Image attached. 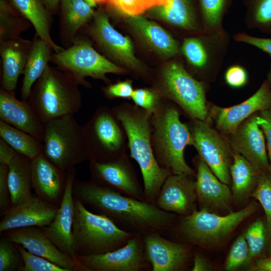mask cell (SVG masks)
<instances>
[{"label": "cell", "instance_id": "obj_27", "mask_svg": "<svg viewBox=\"0 0 271 271\" xmlns=\"http://www.w3.org/2000/svg\"><path fill=\"white\" fill-rule=\"evenodd\" d=\"M59 35L63 48L72 46L77 33L93 18L95 12L83 0H60Z\"/></svg>", "mask_w": 271, "mask_h": 271}, {"label": "cell", "instance_id": "obj_36", "mask_svg": "<svg viewBox=\"0 0 271 271\" xmlns=\"http://www.w3.org/2000/svg\"><path fill=\"white\" fill-rule=\"evenodd\" d=\"M31 25L12 6L1 0L0 41L20 36Z\"/></svg>", "mask_w": 271, "mask_h": 271}, {"label": "cell", "instance_id": "obj_31", "mask_svg": "<svg viewBox=\"0 0 271 271\" xmlns=\"http://www.w3.org/2000/svg\"><path fill=\"white\" fill-rule=\"evenodd\" d=\"M8 183L12 206L32 198L31 160L18 153L9 165Z\"/></svg>", "mask_w": 271, "mask_h": 271}, {"label": "cell", "instance_id": "obj_3", "mask_svg": "<svg viewBox=\"0 0 271 271\" xmlns=\"http://www.w3.org/2000/svg\"><path fill=\"white\" fill-rule=\"evenodd\" d=\"M162 98L151 116V143L156 159L163 168L173 174L196 176L195 171L186 163L184 150L193 145L188 125L183 123L177 105Z\"/></svg>", "mask_w": 271, "mask_h": 271}, {"label": "cell", "instance_id": "obj_50", "mask_svg": "<svg viewBox=\"0 0 271 271\" xmlns=\"http://www.w3.org/2000/svg\"><path fill=\"white\" fill-rule=\"evenodd\" d=\"M18 153L2 139H0V164L9 166Z\"/></svg>", "mask_w": 271, "mask_h": 271}, {"label": "cell", "instance_id": "obj_54", "mask_svg": "<svg viewBox=\"0 0 271 271\" xmlns=\"http://www.w3.org/2000/svg\"><path fill=\"white\" fill-rule=\"evenodd\" d=\"M46 7L51 10L56 9L60 0H42Z\"/></svg>", "mask_w": 271, "mask_h": 271}, {"label": "cell", "instance_id": "obj_32", "mask_svg": "<svg viewBox=\"0 0 271 271\" xmlns=\"http://www.w3.org/2000/svg\"><path fill=\"white\" fill-rule=\"evenodd\" d=\"M52 51L45 41L35 35L23 73L21 88L22 100L27 101L33 86L49 65Z\"/></svg>", "mask_w": 271, "mask_h": 271}, {"label": "cell", "instance_id": "obj_53", "mask_svg": "<svg viewBox=\"0 0 271 271\" xmlns=\"http://www.w3.org/2000/svg\"><path fill=\"white\" fill-rule=\"evenodd\" d=\"M148 7L150 9L151 8L157 6L165 5L167 4L170 0H143Z\"/></svg>", "mask_w": 271, "mask_h": 271}, {"label": "cell", "instance_id": "obj_52", "mask_svg": "<svg viewBox=\"0 0 271 271\" xmlns=\"http://www.w3.org/2000/svg\"><path fill=\"white\" fill-rule=\"evenodd\" d=\"M252 269L257 271H271V255L257 260Z\"/></svg>", "mask_w": 271, "mask_h": 271}, {"label": "cell", "instance_id": "obj_8", "mask_svg": "<svg viewBox=\"0 0 271 271\" xmlns=\"http://www.w3.org/2000/svg\"><path fill=\"white\" fill-rule=\"evenodd\" d=\"M44 124L42 152L60 169L67 171L88 160L82 130L74 114L52 119Z\"/></svg>", "mask_w": 271, "mask_h": 271}, {"label": "cell", "instance_id": "obj_35", "mask_svg": "<svg viewBox=\"0 0 271 271\" xmlns=\"http://www.w3.org/2000/svg\"><path fill=\"white\" fill-rule=\"evenodd\" d=\"M244 5L247 27L271 35V0H244Z\"/></svg>", "mask_w": 271, "mask_h": 271}, {"label": "cell", "instance_id": "obj_5", "mask_svg": "<svg viewBox=\"0 0 271 271\" xmlns=\"http://www.w3.org/2000/svg\"><path fill=\"white\" fill-rule=\"evenodd\" d=\"M74 198L72 231L76 256L103 254L125 245L134 235L119 228L101 214H95Z\"/></svg>", "mask_w": 271, "mask_h": 271}, {"label": "cell", "instance_id": "obj_20", "mask_svg": "<svg viewBox=\"0 0 271 271\" xmlns=\"http://www.w3.org/2000/svg\"><path fill=\"white\" fill-rule=\"evenodd\" d=\"M143 240L152 271H178L186 267L191 255L188 243L172 241L156 233L145 235Z\"/></svg>", "mask_w": 271, "mask_h": 271}, {"label": "cell", "instance_id": "obj_49", "mask_svg": "<svg viewBox=\"0 0 271 271\" xmlns=\"http://www.w3.org/2000/svg\"><path fill=\"white\" fill-rule=\"evenodd\" d=\"M257 122L262 129L265 139L271 173V109L259 111L257 116Z\"/></svg>", "mask_w": 271, "mask_h": 271}, {"label": "cell", "instance_id": "obj_37", "mask_svg": "<svg viewBox=\"0 0 271 271\" xmlns=\"http://www.w3.org/2000/svg\"><path fill=\"white\" fill-rule=\"evenodd\" d=\"M204 30L217 31L223 29V17L230 0H199Z\"/></svg>", "mask_w": 271, "mask_h": 271}, {"label": "cell", "instance_id": "obj_46", "mask_svg": "<svg viewBox=\"0 0 271 271\" xmlns=\"http://www.w3.org/2000/svg\"><path fill=\"white\" fill-rule=\"evenodd\" d=\"M9 166L0 164V215L3 216L12 207L8 183Z\"/></svg>", "mask_w": 271, "mask_h": 271}, {"label": "cell", "instance_id": "obj_42", "mask_svg": "<svg viewBox=\"0 0 271 271\" xmlns=\"http://www.w3.org/2000/svg\"><path fill=\"white\" fill-rule=\"evenodd\" d=\"M265 228L261 220H257L247 228L244 237L248 244L250 259L261 254L265 245Z\"/></svg>", "mask_w": 271, "mask_h": 271}, {"label": "cell", "instance_id": "obj_30", "mask_svg": "<svg viewBox=\"0 0 271 271\" xmlns=\"http://www.w3.org/2000/svg\"><path fill=\"white\" fill-rule=\"evenodd\" d=\"M149 14L176 27L197 33L204 30L198 22L191 0H170L149 9Z\"/></svg>", "mask_w": 271, "mask_h": 271}, {"label": "cell", "instance_id": "obj_22", "mask_svg": "<svg viewBox=\"0 0 271 271\" xmlns=\"http://www.w3.org/2000/svg\"><path fill=\"white\" fill-rule=\"evenodd\" d=\"M197 160L195 184L199 208L217 214L231 212L233 199L228 185L221 182L199 157Z\"/></svg>", "mask_w": 271, "mask_h": 271}, {"label": "cell", "instance_id": "obj_1", "mask_svg": "<svg viewBox=\"0 0 271 271\" xmlns=\"http://www.w3.org/2000/svg\"><path fill=\"white\" fill-rule=\"evenodd\" d=\"M73 194L119 228L134 235L144 236L156 233L164 235L177 220L178 215L162 210L155 204L126 196L90 180H75Z\"/></svg>", "mask_w": 271, "mask_h": 271}, {"label": "cell", "instance_id": "obj_14", "mask_svg": "<svg viewBox=\"0 0 271 271\" xmlns=\"http://www.w3.org/2000/svg\"><path fill=\"white\" fill-rule=\"evenodd\" d=\"M86 31L109 60L118 62L139 73L144 72L141 63L134 56L130 40L112 26L104 12L95 13L93 21Z\"/></svg>", "mask_w": 271, "mask_h": 271}, {"label": "cell", "instance_id": "obj_16", "mask_svg": "<svg viewBox=\"0 0 271 271\" xmlns=\"http://www.w3.org/2000/svg\"><path fill=\"white\" fill-rule=\"evenodd\" d=\"M270 108L271 90L266 79L251 97L241 103L227 108L212 106L207 120H212L217 130L227 137L252 114Z\"/></svg>", "mask_w": 271, "mask_h": 271}, {"label": "cell", "instance_id": "obj_18", "mask_svg": "<svg viewBox=\"0 0 271 271\" xmlns=\"http://www.w3.org/2000/svg\"><path fill=\"white\" fill-rule=\"evenodd\" d=\"M75 175V167L67 171L66 185L57 214L49 225L41 228L62 252L77 258L72 231L74 213L73 187Z\"/></svg>", "mask_w": 271, "mask_h": 271}, {"label": "cell", "instance_id": "obj_55", "mask_svg": "<svg viewBox=\"0 0 271 271\" xmlns=\"http://www.w3.org/2000/svg\"><path fill=\"white\" fill-rule=\"evenodd\" d=\"M266 79L269 83L270 90H271V64L269 66L268 71L266 74ZM270 109H271V108Z\"/></svg>", "mask_w": 271, "mask_h": 271}, {"label": "cell", "instance_id": "obj_40", "mask_svg": "<svg viewBox=\"0 0 271 271\" xmlns=\"http://www.w3.org/2000/svg\"><path fill=\"white\" fill-rule=\"evenodd\" d=\"M16 245L24 262L19 271H68L47 259L31 253L22 245Z\"/></svg>", "mask_w": 271, "mask_h": 271}, {"label": "cell", "instance_id": "obj_39", "mask_svg": "<svg viewBox=\"0 0 271 271\" xmlns=\"http://www.w3.org/2000/svg\"><path fill=\"white\" fill-rule=\"evenodd\" d=\"M250 197L257 200L262 206L266 219L269 233L271 234V173H261L257 185Z\"/></svg>", "mask_w": 271, "mask_h": 271}, {"label": "cell", "instance_id": "obj_41", "mask_svg": "<svg viewBox=\"0 0 271 271\" xmlns=\"http://www.w3.org/2000/svg\"><path fill=\"white\" fill-rule=\"evenodd\" d=\"M251 260L244 235L239 236L232 245L225 263L226 270H233Z\"/></svg>", "mask_w": 271, "mask_h": 271}, {"label": "cell", "instance_id": "obj_12", "mask_svg": "<svg viewBox=\"0 0 271 271\" xmlns=\"http://www.w3.org/2000/svg\"><path fill=\"white\" fill-rule=\"evenodd\" d=\"M229 36L224 29L203 30L200 36L185 39L181 51L190 65L211 76L221 67L228 50Z\"/></svg>", "mask_w": 271, "mask_h": 271}, {"label": "cell", "instance_id": "obj_23", "mask_svg": "<svg viewBox=\"0 0 271 271\" xmlns=\"http://www.w3.org/2000/svg\"><path fill=\"white\" fill-rule=\"evenodd\" d=\"M32 187L38 197L59 206L64 195L67 171L51 162L43 152L31 160Z\"/></svg>", "mask_w": 271, "mask_h": 271}, {"label": "cell", "instance_id": "obj_47", "mask_svg": "<svg viewBox=\"0 0 271 271\" xmlns=\"http://www.w3.org/2000/svg\"><path fill=\"white\" fill-rule=\"evenodd\" d=\"M224 79L229 86L233 88H240L247 83L248 74L244 67L239 65H234L226 70Z\"/></svg>", "mask_w": 271, "mask_h": 271}, {"label": "cell", "instance_id": "obj_15", "mask_svg": "<svg viewBox=\"0 0 271 271\" xmlns=\"http://www.w3.org/2000/svg\"><path fill=\"white\" fill-rule=\"evenodd\" d=\"M90 181L123 195L146 201L135 168L127 154L107 163L89 161Z\"/></svg>", "mask_w": 271, "mask_h": 271}, {"label": "cell", "instance_id": "obj_9", "mask_svg": "<svg viewBox=\"0 0 271 271\" xmlns=\"http://www.w3.org/2000/svg\"><path fill=\"white\" fill-rule=\"evenodd\" d=\"M155 89L161 97L174 102L190 119L207 120L204 84L194 78L181 63L173 62L164 67Z\"/></svg>", "mask_w": 271, "mask_h": 271}, {"label": "cell", "instance_id": "obj_51", "mask_svg": "<svg viewBox=\"0 0 271 271\" xmlns=\"http://www.w3.org/2000/svg\"><path fill=\"white\" fill-rule=\"evenodd\" d=\"M210 268L206 260L199 253H195L193 258V265L192 267V271L208 270Z\"/></svg>", "mask_w": 271, "mask_h": 271}, {"label": "cell", "instance_id": "obj_48", "mask_svg": "<svg viewBox=\"0 0 271 271\" xmlns=\"http://www.w3.org/2000/svg\"><path fill=\"white\" fill-rule=\"evenodd\" d=\"M234 40L254 46L271 57V38H260L245 33H237L233 35Z\"/></svg>", "mask_w": 271, "mask_h": 271}, {"label": "cell", "instance_id": "obj_13", "mask_svg": "<svg viewBox=\"0 0 271 271\" xmlns=\"http://www.w3.org/2000/svg\"><path fill=\"white\" fill-rule=\"evenodd\" d=\"M87 271H152L143 236L134 235L123 246L103 254L76 256Z\"/></svg>", "mask_w": 271, "mask_h": 271}, {"label": "cell", "instance_id": "obj_43", "mask_svg": "<svg viewBox=\"0 0 271 271\" xmlns=\"http://www.w3.org/2000/svg\"><path fill=\"white\" fill-rule=\"evenodd\" d=\"M162 98L155 89L139 88L133 90L131 99L134 104L152 114Z\"/></svg>", "mask_w": 271, "mask_h": 271}, {"label": "cell", "instance_id": "obj_58", "mask_svg": "<svg viewBox=\"0 0 271 271\" xmlns=\"http://www.w3.org/2000/svg\"><path fill=\"white\" fill-rule=\"evenodd\" d=\"M92 1L95 2L96 3L97 2H107V0H92Z\"/></svg>", "mask_w": 271, "mask_h": 271}, {"label": "cell", "instance_id": "obj_11", "mask_svg": "<svg viewBox=\"0 0 271 271\" xmlns=\"http://www.w3.org/2000/svg\"><path fill=\"white\" fill-rule=\"evenodd\" d=\"M190 119L188 125L199 157L221 182L230 185L234 151L227 138L207 121Z\"/></svg>", "mask_w": 271, "mask_h": 271}, {"label": "cell", "instance_id": "obj_17", "mask_svg": "<svg viewBox=\"0 0 271 271\" xmlns=\"http://www.w3.org/2000/svg\"><path fill=\"white\" fill-rule=\"evenodd\" d=\"M5 235L31 253L44 257L68 271H87L77 260L62 252L41 227H27L8 230Z\"/></svg>", "mask_w": 271, "mask_h": 271}, {"label": "cell", "instance_id": "obj_26", "mask_svg": "<svg viewBox=\"0 0 271 271\" xmlns=\"http://www.w3.org/2000/svg\"><path fill=\"white\" fill-rule=\"evenodd\" d=\"M32 44L33 40L20 36L0 41L1 88L15 91L19 76L23 74Z\"/></svg>", "mask_w": 271, "mask_h": 271}, {"label": "cell", "instance_id": "obj_56", "mask_svg": "<svg viewBox=\"0 0 271 271\" xmlns=\"http://www.w3.org/2000/svg\"><path fill=\"white\" fill-rule=\"evenodd\" d=\"M83 1L86 2L87 4H88L92 7L96 6V3L93 1L92 0H83Z\"/></svg>", "mask_w": 271, "mask_h": 271}, {"label": "cell", "instance_id": "obj_6", "mask_svg": "<svg viewBox=\"0 0 271 271\" xmlns=\"http://www.w3.org/2000/svg\"><path fill=\"white\" fill-rule=\"evenodd\" d=\"M257 204L251 202L241 210L221 215L205 209H195L189 215L182 216L171 227L176 229L184 243L206 247L222 241L239 224L251 215Z\"/></svg>", "mask_w": 271, "mask_h": 271}, {"label": "cell", "instance_id": "obj_33", "mask_svg": "<svg viewBox=\"0 0 271 271\" xmlns=\"http://www.w3.org/2000/svg\"><path fill=\"white\" fill-rule=\"evenodd\" d=\"M230 172L233 199L240 202L250 197L261 173L243 156L235 152Z\"/></svg>", "mask_w": 271, "mask_h": 271}, {"label": "cell", "instance_id": "obj_4", "mask_svg": "<svg viewBox=\"0 0 271 271\" xmlns=\"http://www.w3.org/2000/svg\"><path fill=\"white\" fill-rule=\"evenodd\" d=\"M79 85L58 68L48 65L33 86L27 102L43 123L74 114L82 105Z\"/></svg>", "mask_w": 271, "mask_h": 271}, {"label": "cell", "instance_id": "obj_44", "mask_svg": "<svg viewBox=\"0 0 271 271\" xmlns=\"http://www.w3.org/2000/svg\"><path fill=\"white\" fill-rule=\"evenodd\" d=\"M106 2L127 16L140 15L149 9L143 0H107Z\"/></svg>", "mask_w": 271, "mask_h": 271}, {"label": "cell", "instance_id": "obj_19", "mask_svg": "<svg viewBox=\"0 0 271 271\" xmlns=\"http://www.w3.org/2000/svg\"><path fill=\"white\" fill-rule=\"evenodd\" d=\"M257 116L256 112L246 118L227 139L233 151L243 156L260 173L269 172L265 138Z\"/></svg>", "mask_w": 271, "mask_h": 271}, {"label": "cell", "instance_id": "obj_28", "mask_svg": "<svg viewBox=\"0 0 271 271\" xmlns=\"http://www.w3.org/2000/svg\"><path fill=\"white\" fill-rule=\"evenodd\" d=\"M127 22L148 46L166 57L179 52L178 42L165 29L141 15L127 16Z\"/></svg>", "mask_w": 271, "mask_h": 271}, {"label": "cell", "instance_id": "obj_45", "mask_svg": "<svg viewBox=\"0 0 271 271\" xmlns=\"http://www.w3.org/2000/svg\"><path fill=\"white\" fill-rule=\"evenodd\" d=\"M133 90L132 82L129 80L119 81L102 88L104 95L109 100L116 98L131 99Z\"/></svg>", "mask_w": 271, "mask_h": 271}, {"label": "cell", "instance_id": "obj_25", "mask_svg": "<svg viewBox=\"0 0 271 271\" xmlns=\"http://www.w3.org/2000/svg\"><path fill=\"white\" fill-rule=\"evenodd\" d=\"M1 120L36 138L42 142L44 124L27 101L19 100L14 91L0 89Z\"/></svg>", "mask_w": 271, "mask_h": 271}, {"label": "cell", "instance_id": "obj_34", "mask_svg": "<svg viewBox=\"0 0 271 271\" xmlns=\"http://www.w3.org/2000/svg\"><path fill=\"white\" fill-rule=\"evenodd\" d=\"M0 137L18 153L30 160L42 152V143L34 137L0 119Z\"/></svg>", "mask_w": 271, "mask_h": 271}, {"label": "cell", "instance_id": "obj_10", "mask_svg": "<svg viewBox=\"0 0 271 271\" xmlns=\"http://www.w3.org/2000/svg\"><path fill=\"white\" fill-rule=\"evenodd\" d=\"M50 62L79 85L86 87H91L85 79L86 77L108 83L107 74H122L125 72L124 68L98 53L87 39L78 35L72 46L62 52L53 53Z\"/></svg>", "mask_w": 271, "mask_h": 271}, {"label": "cell", "instance_id": "obj_21", "mask_svg": "<svg viewBox=\"0 0 271 271\" xmlns=\"http://www.w3.org/2000/svg\"><path fill=\"white\" fill-rule=\"evenodd\" d=\"M195 176L170 175L164 181L155 204L166 212L186 216L196 209L197 194Z\"/></svg>", "mask_w": 271, "mask_h": 271}, {"label": "cell", "instance_id": "obj_57", "mask_svg": "<svg viewBox=\"0 0 271 271\" xmlns=\"http://www.w3.org/2000/svg\"><path fill=\"white\" fill-rule=\"evenodd\" d=\"M268 253L271 255V241L269 243L268 247Z\"/></svg>", "mask_w": 271, "mask_h": 271}, {"label": "cell", "instance_id": "obj_2", "mask_svg": "<svg viewBox=\"0 0 271 271\" xmlns=\"http://www.w3.org/2000/svg\"><path fill=\"white\" fill-rule=\"evenodd\" d=\"M111 110L125 130L130 157L140 168L146 201L155 204L164 181L172 173L162 168L155 156L151 143L152 114L128 102Z\"/></svg>", "mask_w": 271, "mask_h": 271}, {"label": "cell", "instance_id": "obj_7", "mask_svg": "<svg viewBox=\"0 0 271 271\" xmlns=\"http://www.w3.org/2000/svg\"><path fill=\"white\" fill-rule=\"evenodd\" d=\"M82 130L88 161L110 162L126 154V134L111 108L99 106Z\"/></svg>", "mask_w": 271, "mask_h": 271}, {"label": "cell", "instance_id": "obj_29", "mask_svg": "<svg viewBox=\"0 0 271 271\" xmlns=\"http://www.w3.org/2000/svg\"><path fill=\"white\" fill-rule=\"evenodd\" d=\"M13 7L33 26L36 35L45 41L56 53L65 48L56 44L51 36L52 14L41 0H10Z\"/></svg>", "mask_w": 271, "mask_h": 271}, {"label": "cell", "instance_id": "obj_24", "mask_svg": "<svg viewBox=\"0 0 271 271\" xmlns=\"http://www.w3.org/2000/svg\"><path fill=\"white\" fill-rule=\"evenodd\" d=\"M59 206L49 204L33 196L26 202L12 206L3 216L0 232L27 227H42L50 224Z\"/></svg>", "mask_w": 271, "mask_h": 271}, {"label": "cell", "instance_id": "obj_38", "mask_svg": "<svg viewBox=\"0 0 271 271\" xmlns=\"http://www.w3.org/2000/svg\"><path fill=\"white\" fill-rule=\"evenodd\" d=\"M24 264L22 256L16 243L9 238L0 240V271L18 270Z\"/></svg>", "mask_w": 271, "mask_h": 271}]
</instances>
